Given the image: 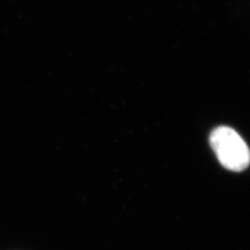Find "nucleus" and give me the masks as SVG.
Segmentation results:
<instances>
[{"mask_svg":"<svg viewBox=\"0 0 250 250\" xmlns=\"http://www.w3.org/2000/svg\"><path fill=\"white\" fill-rule=\"evenodd\" d=\"M209 142L224 168L241 172L249 166L250 150L236 130L228 126L217 127L210 134Z\"/></svg>","mask_w":250,"mask_h":250,"instance_id":"obj_1","label":"nucleus"}]
</instances>
